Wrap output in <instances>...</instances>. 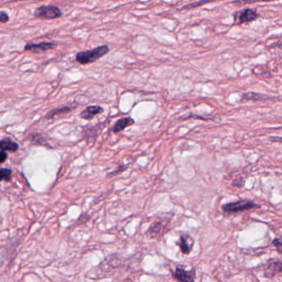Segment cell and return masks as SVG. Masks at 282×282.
Returning <instances> with one entry per match:
<instances>
[{
	"instance_id": "16",
	"label": "cell",
	"mask_w": 282,
	"mask_h": 282,
	"mask_svg": "<svg viewBox=\"0 0 282 282\" xmlns=\"http://www.w3.org/2000/svg\"><path fill=\"white\" fill-rule=\"evenodd\" d=\"M12 179V171L8 168H0V182H10Z\"/></svg>"
},
{
	"instance_id": "17",
	"label": "cell",
	"mask_w": 282,
	"mask_h": 282,
	"mask_svg": "<svg viewBox=\"0 0 282 282\" xmlns=\"http://www.w3.org/2000/svg\"><path fill=\"white\" fill-rule=\"evenodd\" d=\"M213 1L214 0H200V1H198V2H194V3H189V4L184 6L180 10H186V9H192V8H198V7H200V6L204 5V4L213 2Z\"/></svg>"
},
{
	"instance_id": "4",
	"label": "cell",
	"mask_w": 282,
	"mask_h": 282,
	"mask_svg": "<svg viewBox=\"0 0 282 282\" xmlns=\"http://www.w3.org/2000/svg\"><path fill=\"white\" fill-rule=\"evenodd\" d=\"M63 15L62 11L54 5H43L36 8L34 17L42 20H51L60 18Z\"/></svg>"
},
{
	"instance_id": "22",
	"label": "cell",
	"mask_w": 282,
	"mask_h": 282,
	"mask_svg": "<svg viewBox=\"0 0 282 282\" xmlns=\"http://www.w3.org/2000/svg\"><path fill=\"white\" fill-rule=\"evenodd\" d=\"M129 166H119L118 167V169H116V171H114V172H111L108 174V176H114V175L119 174V173H121V172H124V171H126L127 169H128Z\"/></svg>"
},
{
	"instance_id": "2",
	"label": "cell",
	"mask_w": 282,
	"mask_h": 282,
	"mask_svg": "<svg viewBox=\"0 0 282 282\" xmlns=\"http://www.w3.org/2000/svg\"><path fill=\"white\" fill-rule=\"evenodd\" d=\"M261 205L249 199H240L237 201L230 202L222 205V210L226 214H237L240 212L248 211L252 209H260Z\"/></svg>"
},
{
	"instance_id": "20",
	"label": "cell",
	"mask_w": 282,
	"mask_h": 282,
	"mask_svg": "<svg viewBox=\"0 0 282 282\" xmlns=\"http://www.w3.org/2000/svg\"><path fill=\"white\" fill-rule=\"evenodd\" d=\"M245 180L242 178V177H237L234 180L233 182V186L234 187H238V188H241V187L244 186Z\"/></svg>"
},
{
	"instance_id": "23",
	"label": "cell",
	"mask_w": 282,
	"mask_h": 282,
	"mask_svg": "<svg viewBox=\"0 0 282 282\" xmlns=\"http://www.w3.org/2000/svg\"><path fill=\"white\" fill-rule=\"evenodd\" d=\"M8 158V156H7V153H6L5 151H0V163H3L4 161Z\"/></svg>"
},
{
	"instance_id": "13",
	"label": "cell",
	"mask_w": 282,
	"mask_h": 282,
	"mask_svg": "<svg viewBox=\"0 0 282 282\" xmlns=\"http://www.w3.org/2000/svg\"><path fill=\"white\" fill-rule=\"evenodd\" d=\"M72 109H73V108L70 107V106H65V107H62V108H55V109H52V110L50 111V112L47 114L46 118L47 119H54L55 117L68 114Z\"/></svg>"
},
{
	"instance_id": "10",
	"label": "cell",
	"mask_w": 282,
	"mask_h": 282,
	"mask_svg": "<svg viewBox=\"0 0 282 282\" xmlns=\"http://www.w3.org/2000/svg\"><path fill=\"white\" fill-rule=\"evenodd\" d=\"M272 97L267 95L264 94L255 93V92H247L243 93L240 98V102H245V101H257V102H266V101L272 99Z\"/></svg>"
},
{
	"instance_id": "18",
	"label": "cell",
	"mask_w": 282,
	"mask_h": 282,
	"mask_svg": "<svg viewBox=\"0 0 282 282\" xmlns=\"http://www.w3.org/2000/svg\"><path fill=\"white\" fill-rule=\"evenodd\" d=\"M29 139L31 141L34 142V143H39L41 145H46V141L44 138H43L42 135H39V134H33V135H30L29 136Z\"/></svg>"
},
{
	"instance_id": "7",
	"label": "cell",
	"mask_w": 282,
	"mask_h": 282,
	"mask_svg": "<svg viewBox=\"0 0 282 282\" xmlns=\"http://www.w3.org/2000/svg\"><path fill=\"white\" fill-rule=\"evenodd\" d=\"M172 277L178 282H191L195 279L194 270L187 271L183 266H177L175 272L172 273Z\"/></svg>"
},
{
	"instance_id": "12",
	"label": "cell",
	"mask_w": 282,
	"mask_h": 282,
	"mask_svg": "<svg viewBox=\"0 0 282 282\" xmlns=\"http://www.w3.org/2000/svg\"><path fill=\"white\" fill-rule=\"evenodd\" d=\"M134 123H135V121H134V119L132 117L122 118V119H119L115 123L112 130H113L114 134H119L120 132L124 131V129H127L128 127L134 125Z\"/></svg>"
},
{
	"instance_id": "14",
	"label": "cell",
	"mask_w": 282,
	"mask_h": 282,
	"mask_svg": "<svg viewBox=\"0 0 282 282\" xmlns=\"http://www.w3.org/2000/svg\"><path fill=\"white\" fill-rule=\"evenodd\" d=\"M18 149V143L12 141L10 139L0 140V150L2 151H16Z\"/></svg>"
},
{
	"instance_id": "5",
	"label": "cell",
	"mask_w": 282,
	"mask_h": 282,
	"mask_svg": "<svg viewBox=\"0 0 282 282\" xmlns=\"http://www.w3.org/2000/svg\"><path fill=\"white\" fill-rule=\"evenodd\" d=\"M57 47V43L51 42H43L40 43H28L24 47L25 51H31L36 54H42L47 50H53Z\"/></svg>"
},
{
	"instance_id": "11",
	"label": "cell",
	"mask_w": 282,
	"mask_h": 282,
	"mask_svg": "<svg viewBox=\"0 0 282 282\" xmlns=\"http://www.w3.org/2000/svg\"><path fill=\"white\" fill-rule=\"evenodd\" d=\"M103 112V108L101 106L91 105L81 112V117L82 119H86V120H91L96 115L102 114Z\"/></svg>"
},
{
	"instance_id": "8",
	"label": "cell",
	"mask_w": 282,
	"mask_h": 282,
	"mask_svg": "<svg viewBox=\"0 0 282 282\" xmlns=\"http://www.w3.org/2000/svg\"><path fill=\"white\" fill-rule=\"evenodd\" d=\"M282 272V263L281 260H272L265 268L264 277L267 278H274Z\"/></svg>"
},
{
	"instance_id": "19",
	"label": "cell",
	"mask_w": 282,
	"mask_h": 282,
	"mask_svg": "<svg viewBox=\"0 0 282 282\" xmlns=\"http://www.w3.org/2000/svg\"><path fill=\"white\" fill-rule=\"evenodd\" d=\"M10 20L9 15L6 13L5 11H0V23H7Z\"/></svg>"
},
{
	"instance_id": "21",
	"label": "cell",
	"mask_w": 282,
	"mask_h": 282,
	"mask_svg": "<svg viewBox=\"0 0 282 282\" xmlns=\"http://www.w3.org/2000/svg\"><path fill=\"white\" fill-rule=\"evenodd\" d=\"M282 240H281L280 237H276V238H274L273 241H272V245L276 247V248H277L280 254L282 253Z\"/></svg>"
},
{
	"instance_id": "1",
	"label": "cell",
	"mask_w": 282,
	"mask_h": 282,
	"mask_svg": "<svg viewBox=\"0 0 282 282\" xmlns=\"http://www.w3.org/2000/svg\"><path fill=\"white\" fill-rule=\"evenodd\" d=\"M109 47L107 45L99 46L91 50H84L77 53L76 55V61L81 65H89L94 63L102 58L103 56L109 52Z\"/></svg>"
},
{
	"instance_id": "6",
	"label": "cell",
	"mask_w": 282,
	"mask_h": 282,
	"mask_svg": "<svg viewBox=\"0 0 282 282\" xmlns=\"http://www.w3.org/2000/svg\"><path fill=\"white\" fill-rule=\"evenodd\" d=\"M176 245L180 247L182 254L187 255V256L189 255V253L192 252L193 247H194V237L188 234H182L180 236L179 241L177 242Z\"/></svg>"
},
{
	"instance_id": "3",
	"label": "cell",
	"mask_w": 282,
	"mask_h": 282,
	"mask_svg": "<svg viewBox=\"0 0 282 282\" xmlns=\"http://www.w3.org/2000/svg\"><path fill=\"white\" fill-rule=\"evenodd\" d=\"M233 17L235 25H242L257 20L260 18V13L257 8H246L235 12Z\"/></svg>"
},
{
	"instance_id": "9",
	"label": "cell",
	"mask_w": 282,
	"mask_h": 282,
	"mask_svg": "<svg viewBox=\"0 0 282 282\" xmlns=\"http://www.w3.org/2000/svg\"><path fill=\"white\" fill-rule=\"evenodd\" d=\"M168 222L169 220H166V219L156 220L149 227L148 230L146 231V235H148L150 238H156L158 236L159 234L162 231L164 228L166 227Z\"/></svg>"
},
{
	"instance_id": "15",
	"label": "cell",
	"mask_w": 282,
	"mask_h": 282,
	"mask_svg": "<svg viewBox=\"0 0 282 282\" xmlns=\"http://www.w3.org/2000/svg\"><path fill=\"white\" fill-rule=\"evenodd\" d=\"M272 1H277V0H234L230 3L237 6H242L255 3H261V2H272Z\"/></svg>"
}]
</instances>
